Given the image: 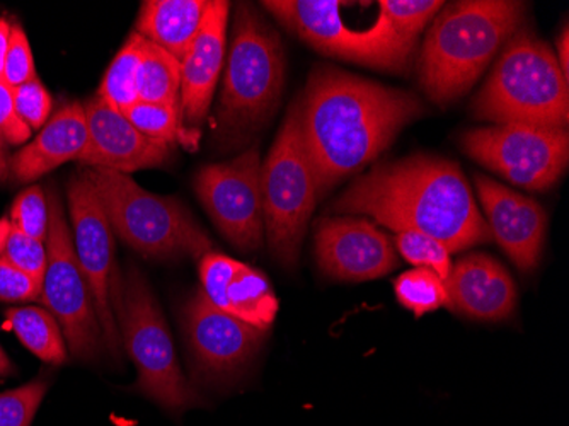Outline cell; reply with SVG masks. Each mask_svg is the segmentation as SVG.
<instances>
[{
    "instance_id": "obj_1",
    "label": "cell",
    "mask_w": 569,
    "mask_h": 426,
    "mask_svg": "<svg viewBox=\"0 0 569 426\" xmlns=\"http://www.w3.org/2000/svg\"><path fill=\"white\" fill-rule=\"evenodd\" d=\"M300 105V131L318 197L369 165L406 125L423 117L420 98L335 67L310 73Z\"/></svg>"
},
{
    "instance_id": "obj_2",
    "label": "cell",
    "mask_w": 569,
    "mask_h": 426,
    "mask_svg": "<svg viewBox=\"0 0 569 426\" xmlns=\"http://www.w3.org/2000/svg\"><path fill=\"white\" fill-rule=\"evenodd\" d=\"M331 210L370 216L395 232L427 234L450 255L493 239L459 165L440 157H406L376 166Z\"/></svg>"
},
{
    "instance_id": "obj_3",
    "label": "cell",
    "mask_w": 569,
    "mask_h": 426,
    "mask_svg": "<svg viewBox=\"0 0 569 426\" xmlns=\"http://www.w3.org/2000/svg\"><path fill=\"white\" fill-rule=\"evenodd\" d=\"M526 4L511 0H460L435 16L418 73L428 98L449 105L466 95L520 30Z\"/></svg>"
},
{
    "instance_id": "obj_4",
    "label": "cell",
    "mask_w": 569,
    "mask_h": 426,
    "mask_svg": "<svg viewBox=\"0 0 569 426\" xmlns=\"http://www.w3.org/2000/svg\"><path fill=\"white\" fill-rule=\"evenodd\" d=\"M283 85L280 37L251 6L239 4L217 106L216 142L230 150L254 139L277 111Z\"/></svg>"
},
{
    "instance_id": "obj_5",
    "label": "cell",
    "mask_w": 569,
    "mask_h": 426,
    "mask_svg": "<svg viewBox=\"0 0 569 426\" xmlns=\"http://www.w3.org/2000/svg\"><path fill=\"white\" fill-rule=\"evenodd\" d=\"M478 120L539 128L568 127V79L548 43L517 31L472 102Z\"/></svg>"
},
{
    "instance_id": "obj_6",
    "label": "cell",
    "mask_w": 569,
    "mask_h": 426,
    "mask_svg": "<svg viewBox=\"0 0 569 426\" xmlns=\"http://www.w3.org/2000/svg\"><path fill=\"white\" fill-rule=\"evenodd\" d=\"M86 175L101 198L111 229L139 255L201 259L213 251L209 234L181 201L150 194L130 176L110 169L91 168Z\"/></svg>"
},
{
    "instance_id": "obj_7",
    "label": "cell",
    "mask_w": 569,
    "mask_h": 426,
    "mask_svg": "<svg viewBox=\"0 0 569 426\" xmlns=\"http://www.w3.org/2000/svg\"><path fill=\"white\" fill-rule=\"evenodd\" d=\"M121 346L139 374L137 387L169 412H181L201 402L176 358L171 333L146 275L128 266L123 297L117 313Z\"/></svg>"
},
{
    "instance_id": "obj_8",
    "label": "cell",
    "mask_w": 569,
    "mask_h": 426,
    "mask_svg": "<svg viewBox=\"0 0 569 426\" xmlns=\"http://www.w3.org/2000/svg\"><path fill=\"white\" fill-rule=\"evenodd\" d=\"M318 198L315 172L300 131V105L296 101L261 165L264 234L280 265L293 268L299 261L300 246Z\"/></svg>"
},
{
    "instance_id": "obj_9",
    "label": "cell",
    "mask_w": 569,
    "mask_h": 426,
    "mask_svg": "<svg viewBox=\"0 0 569 426\" xmlns=\"http://www.w3.org/2000/svg\"><path fill=\"white\" fill-rule=\"evenodd\" d=\"M261 6L325 56L392 72L411 66L417 43L398 37L380 16L370 30L353 31L341 19L336 0H267Z\"/></svg>"
},
{
    "instance_id": "obj_10",
    "label": "cell",
    "mask_w": 569,
    "mask_h": 426,
    "mask_svg": "<svg viewBox=\"0 0 569 426\" xmlns=\"http://www.w3.org/2000/svg\"><path fill=\"white\" fill-rule=\"evenodd\" d=\"M50 226L47 237V271L41 300L59 321L69 350L79 360H94L107 348L91 288L73 249L72 230L67 224L59 191H48Z\"/></svg>"
},
{
    "instance_id": "obj_11",
    "label": "cell",
    "mask_w": 569,
    "mask_h": 426,
    "mask_svg": "<svg viewBox=\"0 0 569 426\" xmlns=\"http://www.w3.org/2000/svg\"><path fill=\"white\" fill-rule=\"evenodd\" d=\"M67 195L73 249L91 288L107 348L114 360H120L123 346L117 313L123 297V275L114 258V232L86 171L70 178Z\"/></svg>"
},
{
    "instance_id": "obj_12",
    "label": "cell",
    "mask_w": 569,
    "mask_h": 426,
    "mask_svg": "<svg viewBox=\"0 0 569 426\" xmlns=\"http://www.w3.org/2000/svg\"><path fill=\"white\" fill-rule=\"evenodd\" d=\"M460 146L479 165L527 190H548L568 169V128L495 125L466 131Z\"/></svg>"
},
{
    "instance_id": "obj_13",
    "label": "cell",
    "mask_w": 569,
    "mask_h": 426,
    "mask_svg": "<svg viewBox=\"0 0 569 426\" xmlns=\"http://www.w3.org/2000/svg\"><path fill=\"white\" fill-rule=\"evenodd\" d=\"M194 191L227 241L246 252L263 246L260 147L254 143L232 161L204 166Z\"/></svg>"
},
{
    "instance_id": "obj_14",
    "label": "cell",
    "mask_w": 569,
    "mask_h": 426,
    "mask_svg": "<svg viewBox=\"0 0 569 426\" xmlns=\"http://www.w3.org/2000/svg\"><path fill=\"white\" fill-rule=\"evenodd\" d=\"M184 331L198 379L212 384L238 379L267 335L217 309L201 288L184 307Z\"/></svg>"
},
{
    "instance_id": "obj_15",
    "label": "cell",
    "mask_w": 569,
    "mask_h": 426,
    "mask_svg": "<svg viewBox=\"0 0 569 426\" xmlns=\"http://www.w3.org/2000/svg\"><path fill=\"white\" fill-rule=\"evenodd\" d=\"M229 12V2L212 0L200 31L181 60L179 142L184 143L188 149L197 147L198 128L209 115L212 105L226 56Z\"/></svg>"
},
{
    "instance_id": "obj_16",
    "label": "cell",
    "mask_w": 569,
    "mask_h": 426,
    "mask_svg": "<svg viewBox=\"0 0 569 426\" xmlns=\"http://www.w3.org/2000/svg\"><path fill=\"white\" fill-rule=\"evenodd\" d=\"M316 259L322 274L345 281L376 280L398 266L395 246L382 230L348 217L319 220Z\"/></svg>"
},
{
    "instance_id": "obj_17",
    "label": "cell",
    "mask_w": 569,
    "mask_h": 426,
    "mask_svg": "<svg viewBox=\"0 0 569 426\" xmlns=\"http://www.w3.org/2000/svg\"><path fill=\"white\" fill-rule=\"evenodd\" d=\"M88 143L79 162L89 168L130 175L161 168L171 156V143L149 139L123 113L96 98L84 105Z\"/></svg>"
},
{
    "instance_id": "obj_18",
    "label": "cell",
    "mask_w": 569,
    "mask_h": 426,
    "mask_svg": "<svg viewBox=\"0 0 569 426\" xmlns=\"http://www.w3.org/2000/svg\"><path fill=\"white\" fill-rule=\"evenodd\" d=\"M475 181L491 236L520 270L532 271L539 265L548 232L545 208L486 176L476 175Z\"/></svg>"
},
{
    "instance_id": "obj_19",
    "label": "cell",
    "mask_w": 569,
    "mask_h": 426,
    "mask_svg": "<svg viewBox=\"0 0 569 426\" xmlns=\"http://www.w3.org/2000/svg\"><path fill=\"white\" fill-rule=\"evenodd\" d=\"M201 290L210 304L239 321L267 333L278 300L270 281L251 266L210 251L200 259Z\"/></svg>"
},
{
    "instance_id": "obj_20",
    "label": "cell",
    "mask_w": 569,
    "mask_h": 426,
    "mask_svg": "<svg viewBox=\"0 0 569 426\" xmlns=\"http://www.w3.org/2000/svg\"><path fill=\"white\" fill-rule=\"evenodd\" d=\"M449 309L478 321H503L517 307V287L497 259L471 255L452 265L446 280Z\"/></svg>"
},
{
    "instance_id": "obj_21",
    "label": "cell",
    "mask_w": 569,
    "mask_h": 426,
    "mask_svg": "<svg viewBox=\"0 0 569 426\" xmlns=\"http://www.w3.org/2000/svg\"><path fill=\"white\" fill-rule=\"evenodd\" d=\"M88 143L84 105L62 106L37 139L19 150L11 161V171L19 182H33L69 161H79Z\"/></svg>"
},
{
    "instance_id": "obj_22",
    "label": "cell",
    "mask_w": 569,
    "mask_h": 426,
    "mask_svg": "<svg viewBox=\"0 0 569 426\" xmlns=\"http://www.w3.org/2000/svg\"><path fill=\"white\" fill-rule=\"evenodd\" d=\"M210 4L212 0H149L140 8L136 33L181 63Z\"/></svg>"
},
{
    "instance_id": "obj_23",
    "label": "cell",
    "mask_w": 569,
    "mask_h": 426,
    "mask_svg": "<svg viewBox=\"0 0 569 426\" xmlns=\"http://www.w3.org/2000/svg\"><path fill=\"white\" fill-rule=\"evenodd\" d=\"M6 323L40 360L51 365L66 364V336L50 310L37 306L11 307L6 310Z\"/></svg>"
},
{
    "instance_id": "obj_24",
    "label": "cell",
    "mask_w": 569,
    "mask_h": 426,
    "mask_svg": "<svg viewBox=\"0 0 569 426\" xmlns=\"http://www.w3.org/2000/svg\"><path fill=\"white\" fill-rule=\"evenodd\" d=\"M179 95L181 63L164 48L146 40L139 69L140 101L169 106L179 111Z\"/></svg>"
},
{
    "instance_id": "obj_25",
    "label": "cell",
    "mask_w": 569,
    "mask_h": 426,
    "mask_svg": "<svg viewBox=\"0 0 569 426\" xmlns=\"http://www.w3.org/2000/svg\"><path fill=\"white\" fill-rule=\"evenodd\" d=\"M146 38L133 33L118 51L99 86L98 98L120 113H127L139 99V69Z\"/></svg>"
},
{
    "instance_id": "obj_26",
    "label": "cell",
    "mask_w": 569,
    "mask_h": 426,
    "mask_svg": "<svg viewBox=\"0 0 569 426\" xmlns=\"http://www.w3.org/2000/svg\"><path fill=\"white\" fill-rule=\"evenodd\" d=\"M395 291L398 303L417 317L447 304L446 281L428 268H415L396 278Z\"/></svg>"
},
{
    "instance_id": "obj_27",
    "label": "cell",
    "mask_w": 569,
    "mask_h": 426,
    "mask_svg": "<svg viewBox=\"0 0 569 426\" xmlns=\"http://www.w3.org/2000/svg\"><path fill=\"white\" fill-rule=\"evenodd\" d=\"M446 2L440 0H382L379 16L406 41L417 43L418 34L433 21Z\"/></svg>"
},
{
    "instance_id": "obj_28",
    "label": "cell",
    "mask_w": 569,
    "mask_h": 426,
    "mask_svg": "<svg viewBox=\"0 0 569 426\" xmlns=\"http://www.w3.org/2000/svg\"><path fill=\"white\" fill-rule=\"evenodd\" d=\"M0 256L43 284L48 261L47 242L37 241L22 232L9 219L0 220Z\"/></svg>"
},
{
    "instance_id": "obj_29",
    "label": "cell",
    "mask_w": 569,
    "mask_h": 426,
    "mask_svg": "<svg viewBox=\"0 0 569 426\" xmlns=\"http://www.w3.org/2000/svg\"><path fill=\"white\" fill-rule=\"evenodd\" d=\"M396 246L406 261L417 265L418 268L435 271L443 281L449 278L452 270L450 251L433 237L417 230H402V232H396Z\"/></svg>"
},
{
    "instance_id": "obj_30",
    "label": "cell",
    "mask_w": 569,
    "mask_h": 426,
    "mask_svg": "<svg viewBox=\"0 0 569 426\" xmlns=\"http://www.w3.org/2000/svg\"><path fill=\"white\" fill-rule=\"evenodd\" d=\"M140 133L162 142H179V111L169 106L139 101L123 113Z\"/></svg>"
},
{
    "instance_id": "obj_31",
    "label": "cell",
    "mask_w": 569,
    "mask_h": 426,
    "mask_svg": "<svg viewBox=\"0 0 569 426\" xmlns=\"http://www.w3.org/2000/svg\"><path fill=\"white\" fill-rule=\"evenodd\" d=\"M9 220L12 226L37 241L47 242L50 210H48L47 195L41 190V186H30L16 198Z\"/></svg>"
},
{
    "instance_id": "obj_32",
    "label": "cell",
    "mask_w": 569,
    "mask_h": 426,
    "mask_svg": "<svg viewBox=\"0 0 569 426\" xmlns=\"http://www.w3.org/2000/svg\"><path fill=\"white\" fill-rule=\"evenodd\" d=\"M47 390L44 380H33L0 394V426H31Z\"/></svg>"
},
{
    "instance_id": "obj_33",
    "label": "cell",
    "mask_w": 569,
    "mask_h": 426,
    "mask_svg": "<svg viewBox=\"0 0 569 426\" xmlns=\"http://www.w3.org/2000/svg\"><path fill=\"white\" fill-rule=\"evenodd\" d=\"M33 51L30 41L22 31L21 26L12 24L9 38L8 59H6L4 77L2 81L11 89L19 88L26 82L37 81Z\"/></svg>"
},
{
    "instance_id": "obj_34",
    "label": "cell",
    "mask_w": 569,
    "mask_h": 426,
    "mask_svg": "<svg viewBox=\"0 0 569 426\" xmlns=\"http://www.w3.org/2000/svg\"><path fill=\"white\" fill-rule=\"evenodd\" d=\"M12 96L18 117L31 128V131L41 130L50 118L53 101L40 79L12 89Z\"/></svg>"
},
{
    "instance_id": "obj_35",
    "label": "cell",
    "mask_w": 569,
    "mask_h": 426,
    "mask_svg": "<svg viewBox=\"0 0 569 426\" xmlns=\"http://www.w3.org/2000/svg\"><path fill=\"white\" fill-rule=\"evenodd\" d=\"M41 281L0 256V300L2 303H31L40 299Z\"/></svg>"
},
{
    "instance_id": "obj_36",
    "label": "cell",
    "mask_w": 569,
    "mask_h": 426,
    "mask_svg": "<svg viewBox=\"0 0 569 426\" xmlns=\"http://www.w3.org/2000/svg\"><path fill=\"white\" fill-rule=\"evenodd\" d=\"M31 137V128L18 117L12 89L0 81V147L21 146Z\"/></svg>"
},
{
    "instance_id": "obj_37",
    "label": "cell",
    "mask_w": 569,
    "mask_h": 426,
    "mask_svg": "<svg viewBox=\"0 0 569 426\" xmlns=\"http://www.w3.org/2000/svg\"><path fill=\"white\" fill-rule=\"evenodd\" d=\"M11 22L0 19V81L4 77L6 59H8L9 38H11Z\"/></svg>"
},
{
    "instance_id": "obj_38",
    "label": "cell",
    "mask_w": 569,
    "mask_h": 426,
    "mask_svg": "<svg viewBox=\"0 0 569 426\" xmlns=\"http://www.w3.org/2000/svg\"><path fill=\"white\" fill-rule=\"evenodd\" d=\"M558 53H559V69L562 70V73H565L566 79H568V72H569V33L568 28H565L562 30V33L559 34L558 38Z\"/></svg>"
},
{
    "instance_id": "obj_39",
    "label": "cell",
    "mask_w": 569,
    "mask_h": 426,
    "mask_svg": "<svg viewBox=\"0 0 569 426\" xmlns=\"http://www.w3.org/2000/svg\"><path fill=\"white\" fill-rule=\"evenodd\" d=\"M14 365L9 360L6 351L2 350V346H0V379H6V377L12 376L14 374Z\"/></svg>"
},
{
    "instance_id": "obj_40",
    "label": "cell",
    "mask_w": 569,
    "mask_h": 426,
    "mask_svg": "<svg viewBox=\"0 0 569 426\" xmlns=\"http://www.w3.org/2000/svg\"><path fill=\"white\" fill-rule=\"evenodd\" d=\"M8 156H6L4 147H0V181H4L9 172Z\"/></svg>"
}]
</instances>
